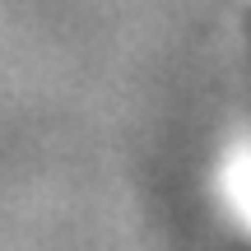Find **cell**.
Wrapping results in <instances>:
<instances>
[{"instance_id": "cell-1", "label": "cell", "mask_w": 251, "mask_h": 251, "mask_svg": "<svg viewBox=\"0 0 251 251\" xmlns=\"http://www.w3.org/2000/svg\"><path fill=\"white\" fill-rule=\"evenodd\" d=\"M237 172L251 181V140H247V149H242V163H237Z\"/></svg>"}]
</instances>
